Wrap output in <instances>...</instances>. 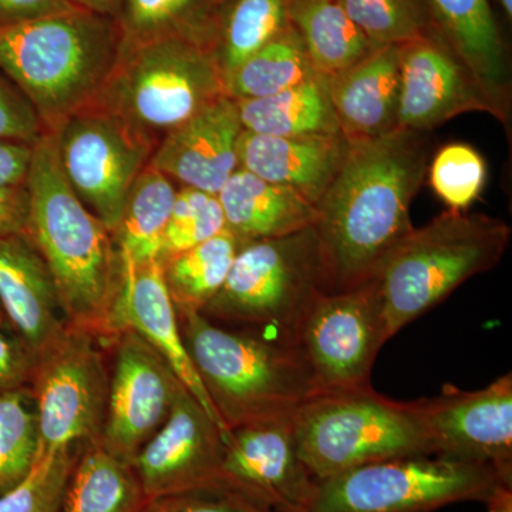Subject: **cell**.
Masks as SVG:
<instances>
[{"mask_svg":"<svg viewBox=\"0 0 512 512\" xmlns=\"http://www.w3.org/2000/svg\"><path fill=\"white\" fill-rule=\"evenodd\" d=\"M433 151L431 133L404 128L349 141L338 173L316 204L313 225L330 292L375 279L412 232L410 207L426 181Z\"/></svg>","mask_w":512,"mask_h":512,"instance_id":"cell-1","label":"cell"},{"mask_svg":"<svg viewBox=\"0 0 512 512\" xmlns=\"http://www.w3.org/2000/svg\"><path fill=\"white\" fill-rule=\"evenodd\" d=\"M25 235L46 262L66 322L111 340V312L120 285L113 235L87 210L64 177L50 133L33 146L26 178Z\"/></svg>","mask_w":512,"mask_h":512,"instance_id":"cell-2","label":"cell"},{"mask_svg":"<svg viewBox=\"0 0 512 512\" xmlns=\"http://www.w3.org/2000/svg\"><path fill=\"white\" fill-rule=\"evenodd\" d=\"M121 50L119 22L82 8L0 28V72L50 131L96 104Z\"/></svg>","mask_w":512,"mask_h":512,"instance_id":"cell-3","label":"cell"},{"mask_svg":"<svg viewBox=\"0 0 512 512\" xmlns=\"http://www.w3.org/2000/svg\"><path fill=\"white\" fill-rule=\"evenodd\" d=\"M178 320L192 365L228 430L292 416L318 393L298 346L227 328L201 312Z\"/></svg>","mask_w":512,"mask_h":512,"instance_id":"cell-4","label":"cell"},{"mask_svg":"<svg viewBox=\"0 0 512 512\" xmlns=\"http://www.w3.org/2000/svg\"><path fill=\"white\" fill-rule=\"evenodd\" d=\"M511 241L510 225L485 214L448 210L413 228L377 274L387 338L493 269Z\"/></svg>","mask_w":512,"mask_h":512,"instance_id":"cell-5","label":"cell"},{"mask_svg":"<svg viewBox=\"0 0 512 512\" xmlns=\"http://www.w3.org/2000/svg\"><path fill=\"white\" fill-rule=\"evenodd\" d=\"M329 292L318 234L309 227L245 242L225 284L201 313L220 325L296 345L312 306Z\"/></svg>","mask_w":512,"mask_h":512,"instance_id":"cell-6","label":"cell"},{"mask_svg":"<svg viewBox=\"0 0 512 512\" xmlns=\"http://www.w3.org/2000/svg\"><path fill=\"white\" fill-rule=\"evenodd\" d=\"M478 501L512 512V484L493 467L440 454L389 458L318 483L308 512H433Z\"/></svg>","mask_w":512,"mask_h":512,"instance_id":"cell-7","label":"cell"},{"mask_svg":"<svg viewBox=\"0 0 512 512\" xmlns=\"http://www.w3.org/2000/svg\"><path fill=\"white\" fill-rule=\"evenodd\" d=\"M227 94L211 46L170 36L123 45L119 62L93 106L109 111L154 144Z\"/></svg>","mask_w":512,"mask_h":512,"instance_id":"cell-8","label":"cell"},{"mask_svg":"<svg viewBox=\"0 0 512 512\" xmlns=\"http://www.w3.org/2000/svg\"><path fill=\"white\" fill-rule=\"evenodd\" d=\"M292 427L318 483L363 464L434 454L414 403L393 402L372 387L313 394L293 412Z\"/></svg>","mask_w":512,"mask_h":512,"instance_id":"cell-9","label":"cell"},{"mask_svg":"<svg viewBox=\"0 0 512 512\" xmlns=\"http://www.w3.org/2000/svg\"><path fill=\"white\" fill-rule=\"evenodd\" d=\"M97 338L66 323L35 356L30 392L40 436V458L74 444L100 440L110 377Z\"/></svg>","mask_w":512,"mask_h":512,"instance_id":"cell-10","label":"cell"},{"mask_svg":"<svg viewBox=\"0 0 512 512\" xmlns=\"http://www.w3.org/2000/svg\"><path fill=\"white\" fill-rule=\"evenodd\" d=\"M50 134L67 183L113 235L154 144L99 106L77 111Z\"/></svg>","mask_w":512,"mask_h":512,"instance_id":"cell-11","label":"cell"},{"mask_svg":"<svg viewBox=\"0 0 512 512\" xmlns=\"http://www.w3.org/2000/svg\"><path fill=\"white\" fill-rule=\"evenodd\" d=\"M387 338L377 279L343 292L323 293L298 335L318 393L372 387L370 375Z\"/></svg>","mask_w":512,"mask_h":512,"instance_id":"cell-12","label":"cell"},{"mask_svg":"<svg viewBox=\"0 0 512 512\" xmlns=\"http://www.w3.org/2000/svg\"><path fill=\"white\" fill-rule=\"evenodd\" d=\"M222 440L221 487L274 512H308L318 481L299 456L292 416L235 427Z\"/></svg>","mask_w":512,"mask_h":512,"instance_id":"cell-13","label":"cell"},{"mask_svg":"<svg viewBox=\"0 0 512 512\" xmlns=\"http://www.w3.org/2000/svg\"><path fill=\"white\" fill-rule=\"evenodd\" d=\"M413 403L434 454L493 467L512 484L511 373L476 392L446 386Z\"/></svg>","mask_w":512,"mask_h":512,"instance_id":"cell-14","label":"cell"},{"mask_svg":"<svg viewBox=\"0 0 512 512\" xmlns=\"http://www.w3.org/2000/svg\"><path fill=\"white\" fill-rule=\"evenodd\" d=\"M114 345L116 356L99 441L131 464L167 420L181 382L163 357L133 330L119 333Z\"/></svg>","mask_w":512,"mask_h":512,"instance_id":"cell-15","label":"cell"},{"mask_svg":"<svg viewBox=\"0 0 512 512\" xmlns=\"http://www.w3.org/2000/svg\"><path fill=\"white\" fill-rule=\"evenodd\" d=\"M224 433L183 383L161 429L131 461L147 500L221 487Z\"/></svg>","mask_w":512,"mask_h":512,"instance_id":"cell-16","label":"cell"},{"mask_svg":"<svg viewBox=\"0 0 512 512\" xmlns=\"http://www.w3.org/2000/svg\"><path fill=\"white\" fill-rule=\"evenodd\" d=\"M471 111L497 117L480 84L439 37L431 33L400 45L397 128L433 133Z\"/></svg>","mask_w":512,"mask_h":512,"instance_id":"cell-17","label":"cell"},{"mask_svg":"<svg viewBox=\"0 0 512 512\" xmlns=\"http://www.w3.org/2000/svg\"><path fill=\"white\" fill-rule=\"evenodd\" d=\"M120 268L119 291L111 312L113 339L127 329L138 333L163 357L178 380L220 426L224 437L227 436L229 430L215 410L185 348L177 309L165 286L161 261L121 265Z\"/></svg>","mask_w":512,"mask_h":512,"instance_id":"cell-18","label":"cell"},{"mask_svg":"<svg viewBox=\"0 0 512 512\" xmlns=\"http://www.w3.org/2000/svg\"><path fill=\"white\" fill-rule=\"evenodd\" d=\"M242 131L238 101L224 94L165 134L148 165L184 187L218 194L238 170Z\"/></svg>","mask_w":512,"mask_h":512,"instance_id":"cell-19","label":"cell"},{"mask_svg":"<svg viewBox=\"0 0 512 512\" xmlns=\"http://www.w3.org/2000/svg\"><path fill=\"white\" fill-rule=\"evenodd\" d=\"M431 33L456 55L493 104L497 119L510 124L512 80L507 45L490 0H423Z\"/></svg>","mask_w":512,"mask_h":512,"instance_id":"cell-20","label":"cell"},{"mask_svg":"<svg viewBox=\"0 0 512 512\" xmlns=\"http://www.w3.org/2000/svg\"><path fill=\"white\" fill-rule=\"evenodd\" d=\"M0 309L33 356L66 326L53 276L25 234L0 235Z\"/></svg>","mask_w":512,"mask_h":512,"instance_id":"cell-21","label":"cell"},{"mask_svg":"<svg viewBox=\"0 0 512 512\" xmlns=\"http://www.w3.org/2000/svg\"><path fill=\"white\" fill-rule=\"evenodd\" d=\"M339 136H265L244 130L238 140V168L292 188L318 204L348 151Z\"/></svg>","mask_w":512,"mask_h":512,"instance_id":"cell-22","label":"cell"},{"mask_svg":"<svg viewBox=\"0 0 512 512\" xmlns=\"http://www.w3.org/2000/svg\"><path fill=\"white\" fill-rule=\"evenodd\" d=\"M329 83L340 133L349 141L396 130L400 45L377 47L345 72L329 77Z\"/></svg>","mask_w":512,"mask_h":512,"instance_id":"cell-23","label":"cell"},{"mask_svg":"<svg viewBox=\"0 0 512 512\" xmlns=\"http://www.w3.org/2000/svg\"><path fill=\"white\" fill-rule=\"evenodd\" d=\"M227 229L239 241L285 237L313 227L316 205L292 188L238 168L218 192Z\"/></svg>","mask_w":512,"mask_h":512,"instance_id":"cell-24","label":"cell"},{"mask_svg":"<svg viewBox=\"0 0 512 512\" xmlns=\"http://www.w3.org/2000/svg\"><path fill=\"white\" fill-rule=\"evenodd\" d=\"M242 127L265 136H339L329 77L315 74L284 92L237 100ZM343 136V134H342Z\"/></svg>","mask_w":512,"mask_h":512,"instance_id":"cell-25","label":"cell"},{"mask_svg":"<svg viewBox=\"0 0 512 512\" xmlns=\"http://www.w3.org/2000/svg\"><path fill=\"white\" fill-rule=\"evenodd\" d=\"M147 501L133 466L94 440L79 450L59 512H140Z\"/></svg>","mask_w":512,"mask_h":512,"instance_id":"cell-26","label":"cell"},{"mask_svg":"<svg viewBox=\"0 0 512 512\" xmlns=\"http://www.w3.org/2000/svg\"><path fill=\"white\" fill-rule=\"evenodd\" d=\"M289 22L301 36L316 72H345L377 49L338 0H289Z\"/></svg>","mask_w":512,"mask_h":512,"instance_id":"cell-27","label":"cell"},{"mask_svg":"<svg viewBox=\"0 0 512 512\" xmlns=\"http://www.w3.org/2000/svg\"><path fill=\"white\" fill-rule=\"evenodd\" d=\"M177 190L171 178L147 165L128 191L119 227L113 232L120 266L160 261L165 228Z\"/></svg>","mask_w":512,"mask_h":512,"instance_id":"cell-28","label":"cell"},{"mask_svg":"<svg viewBox=\"0 0 512 512\" xmlns=\"http://www.w3.org/2000/svg\"><path fill=\"white\" fill-rule=\"evenodd\" d=\"M242 245L244 242L225 229L217 237L161 261L165 286L178 315L207 308L225 284Z\"/></svg>","mask_w":512,"mask_h":512,"instance_id":"cell-29","label":"cell"},{"mask_svg":"<svg viewBox=\"0 0 512 512\" xmlns=\"http://www.w3.org/2000/svg\"><path fill=\"white\" fill-rule=\"evenodd\" d=\"M289 0H222L212 50L225 82L289 22Z\"/></svg>","mask_w":512,"mask_h":512,"instance_id":"cell-30","label":"cell"},{"mask_svg":"<svg viewBox=\"0 0 512 512\" xmlns=\"http://www.w3.org/2000/svg\"><path fill=\"white\" fill-rule=\"evenodd\" d=\"M222 0H123V45L181 36L212 47Z\"/></svg>","mask_w":512,"mask_h":512,"instance_id":"cell-31","label":"cell"},{"mask_svg":"<svg viewBox=\"0 0 512 512\" xmlns=\"http://www.w3.org/2000/svg\"><path fill=\"white\" fill-rule=\"evenodd\" d=\"M315 74L318 72L301 36L289 25L229 77L225 90L235 100L262 99L284 92Z\"/></svg>","mask_w":512,"mask_h":512,"instance_id":"cell-32","label":"cell"},{"mask_svg":"<svg viewBox=\"0 0 512 512\" xmlns=\"http://www.w3.org/2000/svg\"><path fill=\"white\" fill-rule=\"evenodd\" d=\"M30 387L0 396V495L22 483L39 463L40 436Z\"/></svg>","mask_w":512,"mask_h":512,"instance_id":"cell-33","label":"cell"},{"mask_svg":"<svg viewBox=\"0 0 512 512\" xmlns=\"http://www.w3.org/2000/svg\"><path fill=\"white\" fill-rule=\"evenodd\" d=\"M357 28L383 47L431 35L423 0H338Z\"/></svg>","mask_w":512,"mask_h":512,"instance_id":"cell-34","label":"cell"},{"mask_svg":"<svg viewBox=\"0 0 512 512\" xmlns=\"http://www.w3.org/2000/svg\"><path fill=\"white\" fill-rule=\"evenodd\" d=\"M225 229L227 222L218 195L184 187L175 197L164 232L160 261L217 237Z\"/></svg>","mask_w":512,"mask_h":512,"instance_id":"cell-35","label":"cell"},{"mask_svg":"<svg viewBox=\"0 0 512 512\" xmlns=\"http://www.w3.org/2000/svg\"><path fill=\"white\" fill-rule=\"evenodd\" d=\"M430 184L451 211H464L477 200L487 180V165L476 148L447 144L431 158Z\"/></svg>","mask_w":512,"mask_h":512,"instance_id":"cell-36","label":"cell"},{"mask_svg":"<svg viewBox=\"0 0 512 512\" xmlns=\"http://www.w3.org/2000/svg\"><path fill=\"white\" fill-rule=\"evenodd\" d=\"M79 450L62 448L40 458L22 483L0 495V512H59Z\"/></svg>","mask_w":512,"mask_h":512,"instance_id":"cell-37","label":"cell"},{"mask_svg":"<svg viewBox=\"0 0 512 512\" xmlns=\"http://www.w3.org/2000/svg\"><path fill=\"white\" fill-rule=\"evenodd\" d=\"M140 512H274L224 487L151 498Z\"/></svg>","mask_w":512,"mask_h":512,"instance_id":"cell-38","label":"cell"},{"mask_svg":"<svg viewBox=\"0 0 512 512\" xmlns=\"http://www.w3.org/2000/svg\"><path fill=\"white\" fill-rule=\"evenodd\" d=\"M43 137V123L35 107L8 77L0 72V141L35 146Z\"/></svg>","mask_w":512,"mask_h":512,"instance_id":"cell-39","label":"cell"},{"mask_svg":"<svg viewBox=\"0 0 512 512\" xmlns=\"http://www.w3.org/2000/svg\"><path fill=\"white\" fill-rule=\"evenodd\" d=\"M35 356L19 336L0 329V396L29 387Z\"/></svg>","mask_w":512,"mask_h":512,"instance_id":"cell-40","label":"cell"},{"mask_svg":"<svg viewBox=\"0 0 512 512\" xmlns=\"http://www.w3.org/2000/svg\"><path fill=\"white\" fill-rule=\"evenodd\" d=\"M77 9L72 0H0V28Z\"/></svg>","mask_w":512,"mask_h":512,"instance_id":"cell-41","label":"cell"},{"mask_svg":"<svg viewBox=\"0 0 512 512\" xmlns=\"http://www.w3.org/2000/svg\"><path fill=\"white\" fill-rule=\"evenodd\" d=\"M28 214L26 185L0 188V235L25 234Z\"/></svg>","mask_w":512,"mask_h":512,"instance_id":"cell-42","label":"cell"},{"mask_svg":"<svg viewBox=\"0 0 512 512\" xmlns=\"http://www.w3.org/2000/svg\"><path fill=\"white\" fill-rule=\"evenodd\" d=\"M33 146L13 141H0V188L25 185Z\"/></svg>","mask_w":512,"mask_h":512,"instance_id":"cell-43","label":"cell"},{"mask_svg":"<svg viewBox=\"0 0 512 512\" xmlns=\"http://www.w3.org/2000/svg\"><path fill=\"white\" fill-rule=\"evenodd\" d=\"M77 8L90 10L97 15L106 16L119 22L123 0H72Z\"/></svg>","mask_w":512,"mask_h":512,"instance_id":"cell-44","label":"cell"},{"mask_svg":"<svg viewBox=\"0 0 512 512\" xmlns=\"http://www.w3.org/2000/svg\"><path fill=\"white\" fill-rule=\"evenodd\" d=\"M498 5L503 8L505 16H507L508 20L512 18V0H497Z\"/></svg>","mask_w":512,"mask_h":512,"instance_id":"cell-45","label":"cell"},{"mask_svg":"<svg viewBox=\"0 0 512 512\" xmlns=\"http://www.w3.org/2000/svg\"><path fill=\"white\" fill-rule=\"evenodd\" d=\"M6 322H8V320H6L5 315H3L2 309H0V329H3V326L6 325Z\"/></svg>","mask_w":512,"mask_h":512,"instance_id":"cell-46","label":"cell"}]
</instances>
